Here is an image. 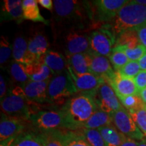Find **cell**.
I'll return each mask as SVG.
<instances>
[{
  "mask_svg": "<svg viewBox=\"0 0 146 146\" xmlns=\"http://www.w3.org/2000/svg\"><path fill=\"white\" fill-rule=\"evenodd\" d=\"M52 12L53 30L80 29L91 31L94 27L87 1L55 0Z\"/></svg>",
  "mask_w": 146,
  "mask_h": 146,
  "instance_id": "6da1fadb",
  "label": "cell"
},
{
  "mask_svg": "<svg viewBox=\"0 0 146 146\" xmlns=\"http://www.w3.org/2000/svg\"><path fill=\"white\" fill-rule=\"evenodd\" d=\"M60 109L64 115L66 129L77 131L84 127L98 108L92 94H76Z\"/></svg>",
  "mask_w": 146,
  "mask_h": 146,
  "instance_id": "7a4b0ae2",
  "label": "cell"
},
{
  "mask_svg": "<svg viewBox=\"0 0 146 146\" xmlns=\"http://www.w3.org/2000/svg\"><path fill=\"white\" fill-rule=\"evenodd\" d=\"M54 31L56 45L62 50L66 57L73 54L91 52L89 31L59 29L54 30Z\"/></svg>",
  "mask_w": 146,
  "mask_h": 146,
  "instance_id": "3957f363",
  "label": "cell"
},
{
  "mask_svg": "<svg viewBox=\"0 0 146 146\" xmlns=\"http://www.w3.org/2000/svg\"><path fill=\"white\" fill-rule=\"evenodd\" d=\"M110 23L116 37L122 33L135 30L146 24V5L129 1Z\"/></svg>",
  "mask_w": 146,
  "mask_h": 146,
  "instance_id": "277c9868",
  "label": "cell"
},
{
  "mask_svg": "<svg viewBox=\"0 0 146 146\" xmlns=\"http://www.w3.org/2000/svg\"><path fill=\"white\" fill-rule=\"evenodd\" d=\"M35 103L30 102L25 96L21 86H14L1 101V112L12 117L29 121L31 114L35 110Z\"/></svg>",
  "mask_w": 146,
  "mask_h": 146,
  "instance_id": "5b68a950",
  "label": "cell"
},
{
  "mask_svg": "<svg viewBox=\"0 0 146 146\" xmlns=\"http://www.w3.org/2000/svg\"><path fill=\"white\" fill-rule=\"evenodd\" d=\"M76 91L69 71L54 75L47 88V97L50 104L62 106Z\"/></svg>",
  "mask_w": 146,
  "mask_h": 146,
  "instance_id": "8992f818",
  "label": "cell"
},
{
  "mask_svg": "<svg viewBox=\"0 0 146 146\" xmlns=\"http://www.w3.org/2000/svg\"><path fill=\"white\" fill-rule=\"evenodd\" d=\"M92 21L93 29L102 24L109 23L116 17L120 9L128 3L127 0H96L87 1Z\"/></svg>",
  "mask_w": 146,
  "mask_h": 146,
  "instance_id": "52a82bcc",
  "label": "cell"
},
{
  "mask_svg": "<svg viewBox=\"0 0 146 146\" xmlns=\"http://www.w3.org/2000/svg\"><path fill=\"white\" fill-rule=\"evenodd\" d=\"M116 36L110 23L102 24L89 32L91 52L109 58L115 46Z\"/></svg>",
  "mask_w": 146,
  "mask_h": 146,
  "instance_id": "ba28073f",
  "label": "cell"
},
{
  "mask_svg": "<svg viewBox=\"0 0 146 146\" xmlns=\"http://www.w3.org/2000/svg\"><path fill=\"white\" fill-rule=\"evenodd\" d=\"M29 122L40 133L66 129L64 115L60 108L46 110L36 109L29 118Z\"/></svg>",
  "mask_w": 146,
  "mask_h": 146,
  "instance_id": "9c48e42d",
  "label": "cell"
},
{
  "mask_svg": "<svg viewBox=\"0 0 146 146\" xmlns=\"http://www.w3.org/2000/svg\"><path fill=\"white\" fill-rule=\"evenodd\" d=\"M92 96L98 109L108 114L112 115L123 108L114 90L106 81L102 83Z\"/></svg>",
  "mask_w": 146,
  "mask_h": 146,
  "instance_id": "30bf717a",
  "label": "cell"
},
{
  "mask_svg": "<svg viewBox=\"0 0 146 146\" xmlns=\"http://www.w3.org/2000/svg\"><path fill=\"white\" fill-rule=\"evenodd\" d=\"M112 124L128 138L139 141L146 139L133 120L130 113L124 107L112 114Z\"/></svg>",
  "mask_w": 146,
  "mask_h": 146,
  "instance_id": "8fae6325",
  "label": "cell"
},
{
  "mask_svg": "<svg viewBox=\"0 0 146 146\" xmlns=\"http://www.w3.org/2000/svg\"><path fill=\"white\" fill-rule=\"evenodd\" d=\"M73 84L75 87L76 94H94V92L102 83L106 81L100 77L91 72L83 74H77L68 68Z\"/></svg>",
  "mask_w": 146,
  "mask_h": 146,
  "instance_id": "7c38bea8",
  "label": "cell"
},
{
  "mask_svg": "<svg viewBox=\"0 0 146 146\" xmlns=\"http://www.w3.org/2000/svg\"><path fill=\"white\" fill-rule=\"evenodd\" d=\"M50 44L47 36L41 31H36L28 41V52L33 63H43L42 56L50 50Z\"/></svg>",
  "mask_w": 146,
  "mask_h": 146,
  "instance_id": "4fadbf2b",
  "label": "cell"
},
{
  "mask_svg": "<svg viewBox=\"0 0 146 146\" xmlns=\"http://www.w3.org/2000/svg\"><path fill=\"white\" fill-rule=\"evenodd\" d=\"M22 118L12 117L1 113L0 121V140L7 139L13 136L18 135L24 132L26 128V122Z\"/></svg>",
  "mask_w": 146,
  "mask_h": 146,
  "instance_id": "5bb4252c",
  "label": "cell"
},
{
  "mask_svg": "<svg viewBox=\"0 0 146 146\" xmlns=\"http://www.w3.org/2000/svg\"><path fill=\"white\" fill-rule=\"evenodd\" d=\"M106 82L112 86L118 99L139 94L134 78L121 75L117 71H116L114 75Z\"/></svg>",
  "mask_w": 146,
  "mask_h": 146,
  "instance_id": "9a60e30c",
  "label": "cell"
},
{
  "mask_svg": "<svg viewBox=\"0 0 146 146\" xmlns=\"http://www.w3.org/2000/svg\"><path fill=\"white\" fill-rule=\"evenodd\" d=\"M50 81L40 82L29 81L21 87L30 102L35 104H50L47 97V88Z\"/></svg>",
  "mask_w": 146,
  "mask_h": 146,
  "instance_id": "2e32d148",
  "label": "cell"
},
{
  "mask_svg": "<svg viewBox=\"0 0 146 146\" xmlns=\"http://www.w3.org/2000/svg\"><path fill=\"white\" fill-rule=\"evenodd\" d=\"M90 72L108 81L114 75L116 71L109 58L91 52Z\"/></svg>",
  "mask_w": 146,
  "mask_h": 146,
  "instance_id": "e0dca14e",
  "label": "cell"
},
{
  "mask_svg": "<svg viewBox=\"0 0 146 146\" xmlns=\"http://www.w3.org/2000/svg\"><path fill=\"white\" fill-rule=\"evenodd\" d=\"M24 21L23 1L3 0L1 8V22L15 21L21 24Z\"/></svg>",
  "mask_w": 146,
  "mask_h": 146,
  "instance_id": "ac0fdd59",
  "label": "cell"
},
{
  "mask_svg": "<svg viewBox=\"0 0 146 146\" xmlns=\"http://www.w3.org/2000/svg\"><path fill=\"white\" fill-rule=\"evenodd\" d=\"M43 62L50 68L54 75L68 70V64L66 56L61 52L50 50L42 57Z\"/></svg>",
  "mask_w": 146,
  "mask_h": 146,
  "instance_id": "d6986e66",
  "label": "cell"
},
{
  "mask_svg": "<svg viewBox=\"0 0 146 146\" xmlns=\"http://www.w3.org/2000/svg\"><path fill=\"white\" fill-rule=\"evenodd\" d=\"M68 68L77 74H83L90 72L91 54L81 53L67 56Z\"/></svg>",
  "mask_w": 146,
  "mask_h": 146,
  "instance_id": "ffe728a7",
  "label": "cell"
},
{
  "mask_svg": "<svg viewBox=\"0 0 146 146\" xmlns=\"http://www.w3.org/2000/svg\"><path fill=\"white\" fill-rule=\"evenodd\" d=\"M25 70L29 80L32 81H49L54 76L50 68L43 63H33L25 65Z\"/></svg>",
  "mask_w": 146,
  "mask_h": 146,
  "instance_id": "44dd1931",
  "label": "cell"
},
{
  "mask_svg": "<svg viewBox=\"0 0 146 146\" xmlns=\"http://www.w3.org/2000/svg\"><path fill=\"white\" fill-rule=\"evenodd\" d=\"M56 132L63 146H91L85 137L78 131L58 129Z\"/></svg>",
  "mask_w": 146,
  "mask_h": 146,
  "instance_id": "7402d4cb",
  "label": "cell"
},
{
  "mask_svg": "<svg viewBox=\"0 0 146 146\" xmlns=\"http://www.w3.org/2000/svg\"><path fill=\"white\" fill-rule=\"evenodd\" d=\"M14 60L25 65L33 64L28 52V41L23 36H16L12 45Z\"/></svg>",
  "mask_w": 146,
  "mask_h": 146,
  "instance_id": "603a6c76",
  "label": "cell"
},
{
  "mask_svg": "<svg viewBox=\"0 0 146 146\" xmlns=\"http://www.w3.org/2000/svg\"><path fill=\"white\" fill-rule=\"evenodd\" d=\"M106 146H120L127 137L114 127L110 125L98 129Z\"/></svg>",
  "mask_w": 146,
  "mask_h": 146,
  "instance_id": "cb8c5ba5",
  "label": "cell"
},
{
  "mask_svg": "<svg viewBox=\"0 0 146 146\" xmlns=\"http://www.w3.org/2000/svg\"><path fill=\"white\" fill-rule=\"evenodd\" d=\"M23 10L24 20H28L34 23H43L48 25L50 21H47L40 13L38 2L36 0L23 1Z\"/></svg>",
  "mask_w": 146,
  "mask_h": 146,
  "instance_id": "d4e9b609",
  "label": "cell"
},
{
  "mask_svg": "<svg viewBox=\"0 0 146 146\" xmlns=\"http://www.w3.org/2000/svg\"><path fill=\"white\" fill-rule=\"evenodd\" d=\"M112 125V115L98 109L89 118L83 128L98 129L100 128Z\"/></svg>",
  "mask_w": 146,
  "mask_h": 146,
  "instance_id": "484cf974",
  "label": "cell"
},
{
  "mask_svg": "<svg viewBox=\"0 0 146 146\" xmlns=\"http://www.w3.org/2000/svg\"><path fill=\"white\" fill-rule=\"evenodd\" d=\"M12 146H45L39 132L24 131L18 135Z\"/></svg>",
  "mask_w": 146,
  "mask_h": 146,
  "instance_id": "4316f807",
  "label": "cell"
},
{
  "mask_svg": "<svg viewBox=\"0 0 146 146\" xmlns=\"http://www.w3.org/2000/svg\"><path fill=\"white\" fill-rule=\"evenodd\" d=\"M141 45L136 30H129L122 33L116 37L115 46H122L128 48H134Z\"/></svg>",
  "mask_w": 146,
  "mask_h": 146,
  "instance_id": "83f0119b",
  "label": "cell"
},
{
  "mask_svg": "<svg viewBox=\"0 0 146 146\" xmlns=\"http://www.w3.org/2000/svg\"><path fill=\"white\" fill-rule=\"evenodd\" d=\"M9 72L12 79L16 83L21 84L20 86H22L30 81L25 70V65L18 62L15 60L10 63L9 66Z\"/></svg>",
  "mask_w": 146,
  "mask_h": 146,
  "instance_id": "f1b7e54d",
  "label": "cell"
},
{
  "mask_svg": "<svg viewBox=\"0 0 146 146\" xmlns=\"http://www.w3.org/2000/svg\"><path fill=\"white\" fill-rule=\"evenodd\" d=\"M85 137L91 146H106L98 129H89L82 128L77 130Z\"/></svg>",
  "mask_w": 146,
  "mask_h": 146,
  "instance_id": "f546056e",
  "label": "cell"
},
{
  "mask_svg": "<svg viewBox=\"0 0 146 146\" xmlns=\"http://www.w3.org/2000/svg\"><path fill=\"white\" fill-rule=\"evenodd\" d=\"M108 58L115 71L120 70L130 61L125 53L117 47L113 48L112 54Z\"/></svg>",
  "mask_w": 146,
  "mask_h": 146,
  "instance_id": "4dcf8cb0",
  "label": "cell"
},
{
  "mask_svg": "<svg viewBox=\"0 0 146 146\" xmlns=\"http://www.w3.org/2000/svg\"><path fill=\"white\" fill-rule=\"evenodd\" d=\"M119 100L122 106L129 112L135 110L146 106L142 100L141 96H139V94L124 97L120 98Z\"/></svg>",
  "mask_w": 146,
  "mask_h": 146,
  "instance_id": "1f68e13d",
  "label": "cell"
},
{
  "mask_svg": "<svg viewBox=\"0 0 146 146\" xmlns=\"http://www.w3.org/2000/svg\"><path fill=\"white\" fill-rule=\"evenodd\" d=\"M129 112L139 130L146 138V106Z\"/></svg>",
  "mask_w": 146,
  "mask_h": 146,
  "instance_id": "d6a6232c",
  "label": "cell"
},
{
  "mask_svg": "<svg viewBox=\"0 0 146 146\" xmlns=\"http://www.w3.org/2000/svg\"><path fill=\"white\" fill-rule=\"evenodd\" d=\"M12 54V47L7 36H1L0 40V64L1 67L4 66L10 60Z\"/></svg>",
  "mask_w": 146,
  "mask_h": 146,
  "instance_id": "836d02e7",
  "label": "cell"
},
{
  "mask_svg": "<svg viewBox=\"0 0 146 146\" xmlns=\"http://www.w3.org/2000/svg\"><path fill=\"white\" fill-rule=\"evenodd\" d=\"M123 51L131 61H139L146 53V47L140 45L134 48H128L122 46H116Z\"/></svg>",
  "mask_w": 146,
  "mask_h": 146,
  "instance_id": "e575fe53",
  "label": "cell"
},
{
  "mask_svg": "<svg viewBox=\"0 0 146 146\" xmlns=\"http://www.w3.org/2000/svg\"><path fill=\"white\" fill-rule=\"evenodd\" d=\"M141 70L138 61H131L130 60L127 64L122 67L117 72L123 76L135 78Z\"/></svg>",
  "mask_w": 146,
  "mask_h": 146,
  "instance_id": "d590c367",
  "label": "cell"
},
{
  "mask_svg": "<svg viewBox=\"0 0 146 146\" xmlns=\"http://www.w3.org/2000/svg\"><path fill=\"white\" fill-rule=\"evenodd\" d=\"M40 134L44 142L45 146H63L58 137L56 130L41 132Z\"/></svg>",
  "mask_w": 146,
  "mask_h": 146,
  "instance_id": "8d00e7d4",
  "label": "cell"
},
{
  "mask_svg": "<svg viewBox=\"0 0 146 146\" xmlns=\"http://www.w3.org/2000/svg\"><path fill=\"white\" fill-rule=\"evenodd\" d=\"M138 90L141 91L146 88V71L141 70L134 78Z\"/></svg>",
  "mask_w": 146,
  "mask_h": 146,
  "instance_id": "74e56055",
  "label": "cell"
},
{
  "mask_svg": "<svg viewBox=\"0 0 146 146\" xmlns=\"http://www.w3.org/2000/svg\"><path fill=\"white\" fill-rule=\"evenodd\" d=\"M135 30L137 33L139 39L141 44L146 47V24L139 27Z\"/></svg>",
  "mask_w": 146,
  "mask_h": 146,
  "instance_id": "f35d334b",
  "label": "cell"
},
{
  "mask_svg": "<svg viewBox=\"0 0 146 146\" xmlns=\"http://www.w3.org/2000/svg\"><path fill=\"white\" fill-rule=\"evenodd\" d=\"M7 86L4 78L2 74L0 75V98L1 101L7 96Z\"/></svg>",
  "mask_w": 146,
  "mask_h": 146,
  "instance_id": "ab89813d",
  "label": "cell"
},
{
  "mask_svg": "<svg viewBox=\"0 0 146 146\" xmlns=\"http://www.w3.org/2000/svg\"><path fill=\"white\" fill-rule=\"evenodd\" d=\"M38 3H39L43 8L50 11L54 10V1L52 0H38Z\"/></svg>",
  "mask_w": 146,
  "mask_h": 146,
  "instance_id": "60d3db41",
  "label": "cell"
},
{
  "mask_svg": "<svg viewBox=\"0 0 146 146\" xmlns=\"http://www.w3.org/2000/svg\"><path fill=\"white\" fill-rule=\"evenodd\" d=\"M18 135L13 136L12 137L7 139L3 140V141H1V143H0V146H12V144L15 141L16 138L17 137Z\"/></svg>",
  "mask_w": 146,
  "mask_h": 146,
  "instance_id": "b9f144b4",
  "label": "cell"
},
{
  "mask_svg": "<svg viewBox=\"0 0 146 146\" xmlns=\"http://www.w3.org/2000/svg\"><path fill=\"white\" fill-rule=\"evenodd\" d=\"M120 146H138V141L127 137Z\"/></svg>",
  "mask_w": 146,
  "mask_h": 146,
  "instance_id": "7bdbcfd3",
  "label": "cell"
},
{
  "mask_svg": "<svg viewBox=\"0 0 146 146\" xmlns=\"http://www.w3.org/2000/svg\"><path fill=\"white\" fill-rule=\"evenodd\" d=\"M138 62L141 70L143 71H146V53L143 55V57L139 60Z\"/></svg>",
  "mask_w": 146,
  "mask_h": 146,
  "instance_id": "ee69618b",
  "label": "cell"
},
{
  "mask_svg": "<svg viewBox=\"0 0 146 146\" xmlns=\"http://www.w3.org/2000/svg\"><path fill=\"white\" fill-rule=\"evenodd\" d=\"M139 96H141L142 100H143L144 104L146 105V88L139 91Z\"/></svg>",
  "mask_w": 146,
  "mask_h": 146,
  "instance_id": "f6af8a7d",
  "label": "cell"
},
{
  "mask_svg": "<svg viewBox=\"0 0 146 146\" xmlns=\"http://www.w3.org/2000/svg\"><path fill=\"white\" fill-rule=\"evenodd\" d=\"M138 146H146V139L138 142Z\"/></svg>",
  "mask_w": 146,
  "mask_h": 146,
  "instance_id": "bcb514c9",
  "label": "cell"
},
{
  "mask_svg": "<svg viewBox=\"0 0 146 146\" xmlns=\"http://www.w3.org/2000/svg\"><path fill=\"white\" fill-rule=\"evenodd\" d=\"M137 3H139V4L146 5V0H135Z\"/></svg>",
  "mask_w": 146,
  "mask_h": 146,
  "instance_id": "7dc6e473",
  "label": "cell"
}]
</instances>
